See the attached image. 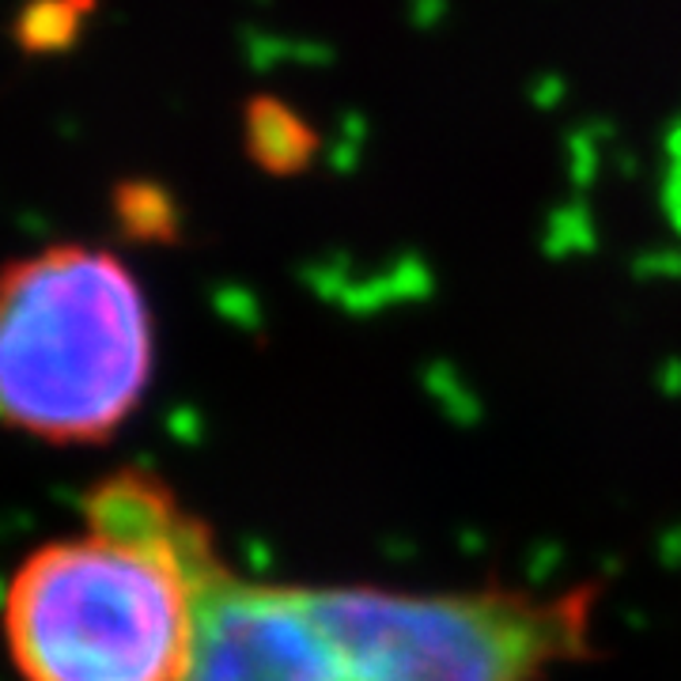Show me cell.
Listing matches in <instances>:
<instances>
[{
    "instance_id": "4",
    "label": "cell",
    "mask_w": 681,
    "mask_h": 681,
    "mask_svg": "<svg viewBox=\"0 0 681 681\" xmlns=\"http://www.w3.org/2000/svg\"><path fill=\"white\" fill-rule=\"evenodd\" d=\"M179 681H348L299 587L246 583L220 565L201 583Z\"/></svg>"
},
{
    "instance_id": "1",
    "label": "cell",
    "mask_w": 681,
    "mask_h": 681,
    "mask_svg": "<svg viewBox=\"0 0 681 681\" xmlns=\"http://www.w3.org/2000/svg\"><path fill=\"white\" fill-rule=\"evenodd\" d=\"M224 565L213 530L160 477L118 469L84 500V533L34 549L4 594L23 681H179L197 591Z\"/></svg>"
},
{
    "instance_id": "3",
    "label": "cell",
    "mask_w": 681,
    "mask_h": 681,
    "mask_svg": "<svg viewBox=\"0 0 681 681\" xmlns=\"http://www.w3.org/2000/svg\"><path fill=\"white\" fill-rule=\"evenodd\" d=\"M348 681H541L591 655L598 587L560 594L299 587Z\"/></svg>"
},
{
    "instance_id": "2",
    "label": "cell",
    "mask_w": 681,
    "mask_h": 681,
    "mask_svg": "<svg viewBox=\"0 0 681 681\" xmlns=\"http://www.w3.org/2000/svg\"><path fill=\"white\" fill-rule=\"evenodd\" d=\"M149 379V303L114 254L64 243L0 270V425L99 444L133 417Z\"/></svg>"
},
{
    "instance_id": "5",
    "label": "cell",
    "mask_w": 681,
    "mask_h": 681,
    "mask_svg": "<svg viewBox=\"0 0 681 681\" xmlns=\"http://www.w3.org/2000/svg\"><path fill=\"white\" fill-rule=\"evenodd\" d=\"M91 8H95V0H27L12 23V39L34 58L64 53L80 39V27Z\"/></svg>"
}]
</instances>
